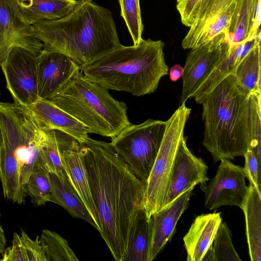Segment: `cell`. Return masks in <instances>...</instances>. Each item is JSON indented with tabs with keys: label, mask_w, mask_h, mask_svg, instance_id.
Wrapping results in <instances>:
<instances>
[{
	"label": "cell",
	"mask_w": 261,
	"mask_h": 261,
	"mask_svg": "<svg viewBox=\"0 0 261 261\" xmlns=\"http://www.w3.org/2000/svg\"><path fill=\"white\" fill-rule=\"evenodd\" d=\"M100 233L116 261H125L130 235L143 207L145 184L110 143L89 137L80 144Z\"/></svg>",
	"instance_id": "1"
},
{
	"label": "cell",
	"mask_w": 261,
	"mask_h": 261,
	"mask_svg": "<svg viewBox=\"0 0 261 261\" xmlns=\"http://www.w3.org/2000/svg\"><path fill=\"white\" fill-rule=\"evenodd\" d=\"M200 104L202 144L215 163L243 156L249 148L261 162V93L244 90L230 73Z\"/></svg>",
	"instance_id": "2"
},
{
	"label": "cell",
	"mask_w": 261,
	"mask_h": 261,
	"mask_svg": "<svg viewBox=\"0 0 261 261\" xmlns=\"http://www.w3.org/2000/svg\"><path fill=\"white\" fill-rule=\"evenodd\" d=\"M32 25L43 49L65 55L81 70L121 45L112 13L92 0H78L66 16Z\"/></svg>",
	"instance_id": "3"
},
{
	"label": "cell",
	"mask_w": 261,
	"mask_h": 261,
	"mask_svg": "<svg viewBox=\"0 0 261 261\" xmlns=\"http://www.w3.org/2000/svg\"><path fill=\"white\" fill-rule=\"evenodd\" d=\"M165 43L144 40L137 45L122 44L83 68L84 76L107 90L137 96L153 93L161 79L168 74Z\"/></svg>",
	"instance_id": "4"
},
{
	"label": "cell",
	"mask_w": 261,
	"mask_h": 261,
	"mask_svg": "<svg viewBox=\"0 0 261 261\" xmlns=\"http://www.w3.org/2000/svg\"><path fill=\"white\" fill-rule=\"evenodd\" d=\"M49 100L81 123L88 133L112 138L130 124L125 102L88 80L81 70Z\"/></svg>",
	"instance_id": "5"
},
{
	"label": "cell",
	"mask_w": 261,
	"mask_h": 261,
	"mask_svg": "<svg viewBox=\"0 0 261 261\" xmlns=\"http://www.w3.org/2000/svg\"><path fill=\"white\" fill-rule=\"evenodd\" d=\"M0 124L3 141L17 163L25 191L31 174L39 166L44 130L28 107L15 102H0Z\"/></svg>",
	"instance_id": "6"
},
{
	"label": "cell",
	"mask_w": 261,
	"mask_h": 261,
	"mask_svg": "<svg viewBox=\"0 0 261 261\" xmlns=\"http://www.w3.org/2000/svg\"><path fill=\"white\" fill-rule=\"evenodd\" d=\"M166 125V121L148 119L140 124H130L111 138L113 148L144 184L159 152Z\"/></svg>",
	"instance_id": "7"
},
{
	"label": "cell",
	"mask_w": 261,
	"mask_h": 261,
	"mask_svg": "<svg viewBox=\"0 0 261 261\" xmlns=\"http://www.w3.org/2000/svg\"><path fill=\"white\" fill-rule=\"evenodd\" d=\"M191 109L180 104L166 121L165 134L154 164L145 184L143 208L149 218L162 208L175 155Z\"/></svg>",
	"instance_id": "8"
},
{
	"label": "cell",
	"mask_w": 261,
	"mask_h": 261,
	"mask_svg": "<svg viewBox=\"0 0 261 261\" xmlns=\"http://www.w3.org/2000/svg\"><path fill=\"white\" fill-rule=\"evenodd\" d=\"M238 0H202L195 19L182 41L184 49L212 43H227Z\"/></svg>",
	"instance_id": "9"
},
{
	"label": "cell",
	"mask_w": 261,
	"mask_h": 261,
	"mask_svg": "<svg viewBox=\"0 0 261 261\" xmlns=\"http://www.w3.org/2000/svg\"><path fill=\"white\" fill-rule=\"evenodd\" d=\"M38 57L23 48L14 47L0 64L6 87L16 104L29 107L39 98Z\"/></svg>",
	"instance_id": "10"
},
{
	"label": "cell",
	"mask_w": 261,
	"mask_h": 261,
	"mask_svg": "<svg viewBox=\"0 0 261 261\" xmlns=\"http://www.w3.org/2000/svg\"><path fill=\"white\" fill-rule=\"evenodd\" d=\"M216 175L207 185L201 186L204 193V204L210 210L223 205L242 207L248 187L244 167L233 164L229 160H222Z\"/></svg>",
	"instance_id": "11"
},
{
	"label": "cell",
	"mask_w": 261,
	"mask_h": 261,
	"mask_svg": "<svg viewBox=\"0 0 261 261\" xmlns=\"http://www.w3.org/2000/svg\"><path fill=\"white\" fill-rule=\"evenodd\" d=\"M14 47L28 50L39 56L43 44L33 25L22 19L15 0H0V64Z\"/></svg>",
	"instance_id": "12"
},
{
	"label": "cell",
	"mask_w": 261,
	"mask_h": 261,
	"mask_svg": "<svg viewBox=\"0 0 261 261\" xmlns=\"http://www.w3.org/2000/svg\"><path fill=\"white\" fill-rule=\"evenodd\" d=\"M229 45L212 43L191 49L188 54L182 77L180 104L193 98L199 87L227 55Z\"/></svg>",
	"instance_id": "13"
},
{
	"label": "cell",
	"mask_w": 261,
	"mask_h": 261,
	"mask_svg": "<svg viewBox=\"0 0 261 261\" xmlns=\"http://www.w3.org/2000/svg\"><path fill=\"white\" fill-rule=\"evenodd\" d=\"M208 167L188 148L184 136L181 138L170 174L162 207L197 185L206 184Z\"/></svg>",
	"instance_id": "14"
},
{
	"label": "cell",
	"mask_w": 261,
	"mask_h": 261,
	"mask_svg": "<svg viewBox=\"0 0 261 261\" xmlns=\"http://www.w3.org/2000/svg\"><path fill=\"white\" fill-rule=\"evenodd\" d=\"M192 187L149 217L148 261L153 260L174 234L178 221L188 208Z\"/></svg>",
	"instance_id": "15"
},
{
	"label": "cell",
	"mask_w": 261,
	"mask_h": 261,
	"mask_svg": "<svg viewBox=\"0 0 261 261\" xmlns=\"http://www.w3.org/2000/svg\"><path fill=\"white\" fill-rule=\"evenodd\" d=\"M80 69L65 55L43 49L38 57V95L50 99Z\"/></svg>",
	"instance_id": "16"
},
{
	"label": "cell",
	"mask_w": 261,
	"mask_h": 261,
	"mask_svg": "<svg viewBox=\"0 0 261 261\" xmlns=\"http://www.w3.org/2000/svg\"><path fill=\"white\" fill-rule=\"evenodd\" d=\"M67 178L85 206L100 233L101 227L93 200L81 153L80 143L69 136L61 152Z\"/></svg>",
	"instance_id": "17"
},
{
	"label": "cell",
	"mask_w": 261,
	"mask_h": 261,
	"mask_svg": "<svg viewBox=\"0 0 261 261\" xmlns=\"http://www.w3.org/2000/svg\"><path fill=\"white\" fill-rule=\"evenodd\" d=\"M28 108L44 129L59 130L72 137L80 144L89 137L81 123L49 100L39 98Z\"/></svg>",
	"instance_id": "18"
},
{
	"label": "cell",
	"mask_w": 261,
	"mask_h": 261,
	"mask_svg": "<svg viewBox=\"0 0 261 261\" xmlns=\"http://www.w3.org/2000/svg\"><path fill=\"white\" fill-rule=\"evenodd\" d=\"M222 222L220 213L197 216L183 238L188 261H201L207 249L213 244L218 228Z\"/></svg>",
	"instance_id": "19"
},
{
	"label": "cell",
	"mask_w": 261,
	"mask_h": 261,
	"mask_svg": "<svg viewBox=\"0 0 261 261\" xmlns=\"http://www.w3.org/2000/svg\"><path fill=\"white\" fill-rule=\"evenodd\" d=\"M24 21L30 25L62 18L70 13L77 0H15Z\"/></svg>",
	"instance_id": "20"
},
{
	"label": "cell",
	"mask_w": 261,
	"mask_h": 261,
	"mask_svg": "<svg viewBox=\"0 0 261 261\" xmlns=\"http://www.w3.org/2000/svg\"><path fill=\"white\" fill-rule=\"evenodd\" d=\"M241 209L246 222L249 256L252 261L261 260V194L251 184Z\"/></svg>",
	"instance_id": "21"
},
{
	"label": "cell",
	"mask_w": 261,
	"mask_h": 261,
	"mask_svg": "<svg viewBox=\"0 0 261 261\" xmlns=\"http://www.w3.org/2000/svg\"><path fill=\"white\" fill-rule=\"evenodd\" d=\"M260 41V32L232 73L239 85L250 93H261Z\"/></svg>",
	"instance_id": "22"
},
{
	"label": "cell",
	"mask_w": 261,
	"mask_h": 261,
	"mask_svg": "<svg viewBox=\"0 0 261 261\" xmlns=\"http://www.w3.org/2000/svg\"><path fill=\"white\" fill-rule=\"evenodd\" d=\"M51 192L49 202L55 203L66 210L74 218L86 221L96 229V226L68 178L60 179L50 173Z\"/></svg>",
	"instance_id": "23"
},
{
	"label": "cell",
	"mask_w": 261,
	"mask_h": 261,
	"mask_svg": "<svg viewBox=\"0 0 261 261\" xmlns=\"http://www.w3.org/2000/svg\"><path fill=\"white\" fill-rule=\"evenodd\" d=\"M255 38L237 45H229V49L225 58L195 93L193 98L197 103L200 104L203 98L222 80L232 73L238 62L253 45Z\"/></svg>",
	"instance_id": "24"
},
{
	"label": "cell",
	"mask_w": 261,
	"mask_h": 261,
	"mask_svg": "<svg viewBox=\"0 0 261 261\" xmlns=\"http://www.w3.org/2000/svg\"><path fill=\"white\" fill-rule=\"evenodd\" d=\"M44 130V138L40 154L39 166L60 179L67 177L61 152L69 135L58 130Z\"/></svg>",
	"instance_id": "25"
},
{
	"label": "cell",
	"mask_w": 261,
	"mask_h": 261,
	"mask_svg": "<svg viewBox=\"0 0 261 261\" xmlns=\"http://www.w3.org/2000/svg\"><path fill=\"white\" fill-rule=\"evenodd\" d=\"M149 240V218L142 207L130 235L125 261H148Z\"/></svg>",
	"instance_id": "26"
},
{
	"label": "cell",
	"mask_w": 261,
	"mask_h": 261,
	"mask_svg": "<svg viewBox=\"0 0 261 261\" xmlns=\"http://www.w3.org/2000/svg\"><path fill=\"white\" fill-rule=\"evenodd\" d=\"M45 261H78L68 242L58 233L43 229L39 238Z\"/></svg>",
	"instance_id": "27"
},
{
	"label": "cell",
	"mask_w": 261,
	"mask_h": 261,
	"mask_svg": "<svg viewBox=\"0 0 261 261\" xmlns=\"http://www.w3.org/2000/svg\"><path fill=\"white\" fill-rule=\"evenodd\" d=\"M24 189L34 206L45 205L49 202L51 192L50 173L45 169L38 166L31 174Z\"/></svg>",
	"instance_id": "28"
},
{
	"label": "cell",
	"mask_w": 261,
	"mask_h": 261,
	"mask_svg": "<svg viewBox=\"0 0 261 261\" xmlns=\"http://www.w3.org/2000/svg\"><path fill=\"white\" fill-rule=\"evenodd\" d=\"M249 28L248 0H238L230 21L227 43L232 46L248 41Z\"/></svg>",
	"instance_id": "29"
},
{
	"label": "cell",
	"mask_w": 261,
	"mask_h": 261,
	"mask_svg": "<svg viewBox=\"0 0 261 261\" xmlns=\"http://www.w3.org/2000/svg\"><path fill=\"white\" fill-rule=\"evenodd\" d=\"M120 14L133 41L137 45L143 40L144 26L142 21L140 0H118Z\"/></svg>",
	"instance_id": "30"
},
{
	"label": "cell",
	"mask_w": 261,
	"mask_h": 261,
	"mask_svg": "<svg viewBox=\"0 0 261 261\" xmlns=\"http://www.w3.org/2000/svg\"><path fill=\"white\" fill-rule=\"evenodd\" d=\"M213 243L216 261L241 260L234 248L230 231L225 222L220 223Z\"/></svg>",
	"instance_id": "31"
},
{
	"label": "cell",
	"mask_w": 261,
	"mask_h": 261,
	"mask_svg": "<svg viewBox=\"0 0 261 261\" xmlns=\"http://www.w3.org/2000/svg\"><path fill=\"white\" fill-rule=\"evenodd\" d=\"M245 163L244 167L247 178L261 194V162L255 152L250 148L248 149L243 155Z\"/></svg>",
	"instance_id": "32"
},
{
	"label": "cell",
	"mask_w": 261,
	"mask_h": 261,
	"mask_svg": "<svg viewBox=\"0 0 261 261\" xmlns=\"http://www.w3.org/2000/svg\"><path fill=\"white\" fill-rule=\"evenodd\" d=\"M20 238L26 261H45L39 236L33 240L22 230Z\"/></svg>",
	"instance_id": "33"
},
{
	"label": "cell",
	"mask_w": 261,
	"mask_h": 261,
	"mask_svg": "<svg viewBox=\"0 0 261 261\" xmlns=\"http://www.w3.org/2000/svg\"><path fill=\"white\" fill-rule=\"evenodd\" d=\"M202 0H177L176 8L182 23L190 28L193 24Z\"/></svg>",
	"instance_id": "34"
},
{
	"label": "cell",
	"mask_w": 261,
	"mask_h": 261,
	"mask_svg": "<svg viewBox=\"0 0 261 261\" xmlns=\"http://www.w3.org/2000/svg\"><path fill=\"white\" fill-rule=\"evenodd\" d=\"M248 4L249 13L248 40H250L260 32V0H248Z\"/></svg>",
	"instance_id": "35"
},
{
	"label": "cell",
	"mask_w": 261,
	"mask_h": 261,
	"mask_svg": "<svg viewBox=\"0 0 261 261\" xmlns=\"http://www.w3.org/2000/svg\"><path fill=\"white\" fill-rule=\"evenodd\" d=\"M1 261H26L20 235L14 233L12 245L4 250Z\"/></svg>",
	"instance_id": "36"
},
{
	"label": "cell",
	"mask_w": 261,
	"mask_h": 261,
	"mask_svg": "<svg viewBox=\"0 0 261 261\" xmlns=\"http://www.w3.org/2000/svg\"><path fill=\"white\" fill-rule=\"evenodd\" d=\"M184 73V67L179 64L173 65L169 70L170 79L172 81H176Z\"/></svg>",
	"instance_id": "37"
},
{
	"label": "cell",
	"mask_w": 261,
	"mask_h": 261,
	"mask_svg": "<svg viewBox=\"0 0 261 261\" xmlns=\"http://www.w3.org/2000/svg\"><path fill=\"white\" fill-rule=\"evenodd\" d=\"M201 261H216L213 244L207 249Z\"/></svg>",
	"instance_id": "38"
},
{
	"label": "cell",
	"mask_w": 261,
	"mask_h": 261,
	"mask_svg": "<svg viewBox=\"0 0 261 261\" xmlns=\"http://www.w3.org/2000/svg\"><path fill=\"white\" fill-rule=\"evenodd\" d=\"M1 217V214H0ZM6 245V238L4 230L1 223L0 219V254H2L5 250Z\"/></svg>",
	"instance_id": "39"
},
{
	"label": "cell",
	"mask_w": 261,
	"mask_h": 261,
	"mask_svg": "<svg viewBox=\"0 0 261 261\" xmlns=\"http://www.w3.org/2000/svg\"><path fill=\"white\" fill-rule=\"evenodd\" d=\"M3 133H2L1 126L0 124V152H1V147L2 145V143H3Z\"/></svg>",
	"instance_id": "40"
}]
</instances>
